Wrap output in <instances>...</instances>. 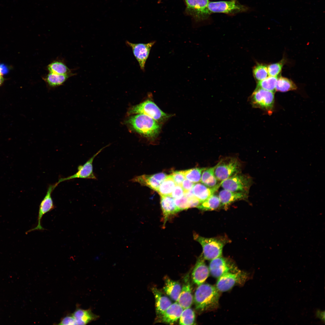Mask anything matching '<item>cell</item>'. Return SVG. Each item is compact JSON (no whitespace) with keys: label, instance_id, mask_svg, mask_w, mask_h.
Instances as JSON below:
<instances>
[{"label":"cell","instance_id":"obj_12","mask_svg":"<svg viewBox=\"0 0 325 325\" xmlns=\"http://www.w3.org/2000/svg\"><path fill=\"white\" fill-rule=\"evenodd\" d=\"M209 268L211 275L217 278L227 273L239 270L230 260L221 256L211 260Z\"/></svg>","mask_w":325,"mask_h":325},{"label":"cell","instance_id":"obj_42","mask_svg":"<svg viewBox=\"0 0 325 325\" xmlns=\"http://www.w3.org/2000/svg\"><path fill=\"white\" fill-rule=\"evenodd\" d=\"M10 70L9 66L0 63V73L2 75L7 74L9 72Z\"/></svg>","mask_w":325,"mask_h":325},{"label":"cell","instance_id":"obj_32","mask_svg":"<svg viewBox=\"0 0 325 325\" xmlns=\"http://www.w3.org/2000/svg\"><path fill=\"white\" fill-rule=\"evenodd\" d=\"M277 78V76H269L258 82L257 88H262L275 93Z\"/></svg>","mask_w":325,"mask_h":325},{"label":"cell","instance_id":"obj_6","mask_svg":"<svg viewBox=\"0 0 325 325\" xmlns=\"http://www.w3.org/2000/svg\"><path fill=\"white\" fill-rule=\"evenodd\" d=\"M220 183L221 186L224 189L248 194L252 180L249 176L240 173L221 181Z\"/></svg>","mask_w":325,"mask_h":325},{"label":"cell","instance_id":"obj_27","mask_svg":"<svg viewBox=\"0 0 325 325\" xmlns=\"http://www.w3.org/2000/svg\"><path fill=\"white\" fill-rule=\"evenodd\" d=\"M49 73L60 75L73 74L70 69L63 62L56 60L49 63L47 67Z\"/></svg>","mask_w":325,"mask_h":325},{"label":"cell","instance_id":"obj_26","mask_svg":"<svg viewBox=\"0 0 325 325\" xmlns=\"http://www.w3.org/2000/svg\"><path fill=\"white\" fill-rule=\"evenodd\" d=\"M216 166V165L213 167L206 168L203 172L200 181L209 187H214L219 183L214 173Z\"/></svg>","mask_w":325,"mask_h":325},{"label":"cell","instance_id":"obj_18","mask_svg":"<svg viewBox=\"0 0 325 325\" xmlns=\"http://www.w3.org/2000/svg\"><path fill=\"white\" fill-rule=\"evenodd\" d=\"M248 195L244 193L233 192L224 189L219 192L218 196L221 206L226 207L236 201L246 200L247 198Z\"/></svg>","mask_w":325,"mask_h":325},{"label":"cell","instance_id":"obj_40","mask_svg":"<svg viewBox=\"0 0 325 325\" xmlns=\"http://www.w3.org/2000/svg\"><path fill=\"white\" fill-rule=\"evenodd\" d=\"M194 185L193 183L185 178L181 184V186L183 188L184 192H185L191 190Z\"/></svg>","mask_w":325,"mask_h":325},{"label":"cell","instance_id":"obj_29","mask_svg":"<svg viewBox=\"0 0 325 325\" xmlns=\"http://www.w3.org/2000/svg\"><path fill=\"white\" fill-rule=\"evenodd\" d=\"M221 206L218 196L213 194L202 202L197 208L203 211H212L218 209Z\"/></svg>","mask_w":325,"mask_h":325},{"label":"cell","instance_id":"obj_4","mask_svg":"<svg viewBox=\"0 0 325 325\" xmlns=\"http://www.w3.org/2000/svg\"><path fill=\"white\" fill-rule=\"evenodd\" d=\"M242 166L237 158L227 157L221 159L216 164L214 170L215 177L219 181H222L241 173Z\"/></svg>","mask_w":325,"mask_h":325},{"label":"cell","instance_id":"obj_10","mask_svg":"<svg viewBox=\"0 0 325 325\" xmlns=\"http://www.w3.org/2000/svg\"><path fill=\"white\" fill-rule=\"evenodd\" d=\"M57 185L56 183L48 186L46 194L39 205L37 225L34 228L27 231L26 234L35 231H43L45 230L41 225V220L44 215L55 208L51 194L53 190Z\"/></svg>","mask_w":325,"mask_h":325},{"label":"cell","instance_id":"obj_36","mask_svg":"<svg viewBox=\"0 0 325 325\" xmlns=\"http://www.w3.org/2000/svg\"><path fill=\"white\" fill-rule=\"evenodd\" d=\"M175 202L179 212L189 208L188 199L184 195L180 198L175 199Z\"/></svg>","mask_w":325,"mask_h":325},{"label":"cell","instance_id":"obj_8","mask_svg":"<svg viewBox=\"0 0 325 325\" xmlns=\"http://www.w3.org/2000/svg\"><path fill=\"white\" fill-rule=\"evenodd\" d=\"M208 9L212 13L234 14L246 11L247 8L240 4L237 0L209 2Z\"/></svg>","mask_w":325,"mask_h":325},{"label":"cell","instance_id":"obj_22","mask_svg":"<svg viewBox=\"0 0 325 325\" xmlns=\"http://www.w3.org/2000/svg\"><path fill=\"white\" fill-rule=\"evenodd\" d=\"M183 309L177 302L172 304L160 317L162 321L172 324L181 316Z\"/></svg>","mask_w":325,"mask_h":325},{"label":"cell","instance_id":"obj_39","mask_svg":"<svg viewBox=\"0 0 325 325\" xmlns=\"http://www.w3.org/2000/svg\"><path fill=\"white\" fill-rule=\"evenodd\" d=\"M58 324L63 325H77L72 314L67 315L61 320Z\"/></svg>","mask_w":325,"mask_h":325},{"label":"cell","instance_id":"obj_38","mask_svg":"<svg viewBox=\"0 0 325 325\" xmlns=\"http://www.w3.org/2000/svg\"><path fill=\"white\" fill-rule=\"evenodd\" d=\"M184 191L181 185H175L170 196L174 199L178 198L184 194Z\"/></svg>","mask_w":325,"mask_h":325},{"label":"cell","instance_id":"obj_25","mask_svg":"<svg viewBox=\"0 0 325 325\" xmlns=\"http://www.w3.org/2000/svg\"><path fill=\"white\" fill-rule=\"evenodd\" d=\"M163 290L173 300L177 301L181 290L180 283L172 280L168 277H164Z\"/></svg>","mask_w":325,"mask_h":325},{"label":"cell","instance_id":"obj_19","mask_svg":"<svg viewBox=\"0 0 325 325\" xmlns=\"http://www.w3.org/2000/svg\"><path fill=\"white\" fill-rule=\"evenodd\" d=\"M221 186L220 182L214 187H210L203 184H194L192 190L194 196L201 203L214 194Z\"/></svg>","mask_w":325,"mask_h":325},{"label":"cell","instance_id":"obj_17","mask_svg":"<svg viewBox=\"0 0 325 325\" xmlns=\"http://www.w3.org/2000/svg\"><path fill=\"white\" fill-rule=\"evenodd\" d=\"M189 279V274H187L184 279L183 285L177 301L183 309L190 308L193 302Z\"/></svg>","mask_w":325,"mask_h":325},{"label":"cell","instance_id":"obj_16","mask_svg":"<svg viewBox=\"0 0 325 325\" xmlns=\"http://www.w3.org/2000/svg\"><path fill=\"white\" fill-rule=\"evenodd\" d=\"M204 260L201 254L197 259L192 274L193 282L198 286L203 284L209 275V268Z\"/></svg>","mask_w":325,"mask_h":325},{"label":"cell","instance_id":"obj_33","mask_svg":"<svg viewBox=\"0 0 325 325\" xmlns=\"http://www.w3.org/2000/svg\"><path fill=\"white\" fill-rule=\"evenodd\" d=\"M179 318L180 324L188 325L194 324L195 313L190 308L183 310Z\"/></svg>","mask_w":325,"mask_h":325},{"label":"cell","instance_id":"obj_35","mask_svg":"<svg viewBox=\"0 0 325 325\" xmlns=\"http://www.w3.org/2000/svg\"><path fill=\"white\" fill-rule=\"evenodd\" d=\"M285 62L284 59H283L278 62L272 63L267 66L269 76H277L281 72Z\"/></svg>","mask_w":325,"mask_h":325},{"label":"cell","instance_id":"obj_1","mask_svg":"<svg viewBox=\"0 0 325 325\" xmlns=\"http://www.w3.org/2000/svg\"><path fill=\"white\" fill-rule=\"evenodd\" d=\"M219 296V291L214 286L207 283L198 286L194 298L196 309L203 311L217 308Z\"/></svg>","mask_w":325,"mask_h":325},{"label":"cell","instance_id":"obj_7","mask_svg":"<svg viewBox=\"0 0 325 325\" xmlns=\"http://www.w3.org/2000/svg\"><path fill=\"white\" fill-rule=\"evenodd\" d=\"M252 101L255 107L263 110L269 115L273 113L275 103L274 93L257 88L252 94Z\"/></svg>","mask_w":325,"mask_h":325},{"label":"cell","instance_id":"obj_30","mask_svg":"<svg viewBox=\"0 0 325 325\" xmlns=\"http://www.w3.org/2000/svg\"><path fill=\"white\" fill-rule=\"evenodd\" d=\"M297 86L291 79L283 77L278 78L276 86V91L285 92L296 90Z\"/></svg>","mask_w":325,"mask_h":325},{"label":"cell","instance_id":"obj_43","mask_svg":"<svg viewBox=\"0 0 325 325\" xmlns=\"http://www.w3.org/2000/svg\"><path fill=\"white\" fill-rule=\"evenodd\" d=\"M316 315L318 318H320L322 320L324 321V311L317 310L316 312Z\"/></svg>","mask_w":325,"mask_h":325},{"label":"cell","instance_id":"obj_9","mask_svg":"<svg viewBox=\"0 0 325 325\" xmlns=\"http://www.w3.org/2000/svg\"><path fill=\"white\" fill-rule=\"evenodd\" d=\"M246 278V273L240 270L228 272L218 278L216 287L219 291H227L236 284L243 283Z\"/></svg>","mask_w":325,"mask_h":325},{"label":"cell","instance_id":"obj_21","mask_svg":"<svg viewBox=\"0 0 325 325\" xmlns=\"http://www.w3.org/2000/svg\"><path fill=\"white\" fill-rule=\"evenodd\" d=\"M160 204L165 224L170 216L179 211L175 204V199L170 195L161 196Z\"/></svg>","mask_w":325,"mask_h":325},{"label":"cell","instance_id":"obj_13","mask_svg":"<svg viewBox=\"0 0 325 325\" xmlns=\"http://www.w3.org/2000/svg\"><path fill=\"white\" fill-rule=\"evenodd\" d=\"M155 42V41H153L146 43H134L126 42V45L132 49L140 69L143 72L145 71V64L151 49Z\"/></svg>","mask_w":325,"mask_h":325},{"label":"cell","instance_id":"obj_5","mask_svg":"<svg viewBox=\"0 0 325 325\" xmlns=\"http://www.w3.org/2000/svg\"><path fill=\"white\" fill-rule=\"evenodd\" d=\"M129 115L142 114L149 116L159 123L168 118L170 116L162 111L153 101L146 100L132 107L129 110Z\"/></svg>","mask_w":325,"mask_h":325},{"label":"cell","instance_id":"obj_28","mask_svg":"<svg viewBox=\"0 0 325 325\" xmlns=\"http://www.w3.org/2000/svg\"><path fill=\"white\" fill-rule=\"evenodd\" d=\"M176 184L171 175L167 176L157 191L161 196L170 195Z\"/></svg>","mask_w":325,"mask_h":325},{"label":"cell","instance_id":"obj_24","mask_svg":"<svg viewBox=\"0 0 325 325\" xmlns=\"http://www.w3.org/2000/svg\"><path fill=\"white\" fill-rule=\"evenodd\" d=\"M74 74L60 75L49 73L42 78L48 89L51 90L62 85L69 77Z\"/></svg>","mask_w":325,"mask_h":325},{"label":"cell","instance_id":"obj_37","mask_svg":"<svg viewBox=\"0 0 325 325\" xmlns=\"http://www.w3.org/2000/svg\"><path fill=\"white\" fill-rule=\"evenodd\" d=\"M171 175L176 184L181 186L183 181L185 178L184 171H174Z\"/></svg>","mask_w":325,"mask_h":325},{"label":"cell","instance_id":"obj_11","mask_svg":"<svg viewBox=\"0 0 325 325\" xmlns=\"http://www.w3.org/2000/svg\"><path fill=\"white\" fill-rule=\"evenodd\" d=\"M188 14L197 21L207 19L211 14L208 9L209 0H185Z\"/></svg>","mask_w":325,"mask_h":325},{"label":"cell","instance_id":"obj_23","mask_svg":"<svg viewBox=\"0 0 325 325\" xmlns=\"http://www.w3.org/2000/svg\"><path fill=\"white\" fill-rule=\"evenodd\" d=\"M72 314L77 325H86L99 318V316L94 314L90 309L84 310L77 308Z\"/></svg>","mask_w":325,"mask_h":325},{"label":"cell","instance_id":"obj_15","mask_svg":"<svg viewBox=\"0 0 325 325\" xmlns=\"http://www.w3.org/2000/svg\"><path fill=\"white\" fill-rule=\"evenodd\" d=\"M167 176V175L164 173L152 175L144 174L135 176L131 179L130 181L138 183L141 186L147 187L157 191L161 184Z\"/></svg>","mask_w":325,"mask_h":325},{"label":"cell","instance_id":"obj_41","mask_svg":"<svg viewBox=\"0 0 325 325\" xmlns=\"http://www.w3.org/2000/svg\"><path fill=\"white\" fill-rule=\"evenodd\" d=\"M188 200L189 208L197 207L201 203V202L194 196L190 198H188Z\"/></svg>","mask_w":325,"mask_h":325},{"label":"cell","instance_id":"obj_31","mask_svg":"<svg viewBox=\"0 0 325 325\" xmlns=\"http://www.w3.org/2000/svg\"><path fill=\"white\" fill-rule=\"evenodd\" d=\"M206 168H196L184 171L186 179L193 183L201 181L202 175Z\"/></svg>","mask_w":325,"mask_h":325},{"label":"cell","instance_id":"obj_34","mask_svg":"<svg viewBox=\"0 0 325 325\" xmlns=\"http://www.w3.org/2000/svg\"><path fill=\"white\" fill-rule=\"evenodd\" d=\"M253 73L256 80L258 82L261 81L268 77V75L267 66L258 63L253 68Z\"/></svg>","mask_w":325,"mask_h":325},{"label":"cell","instance_id":"obj_2","mask_svg":"<svg viewBox=\"0 0 325 325\" xmlns=\"http://www.w3.org/2000/svg\"><path fill=\"white\" fill-rule=\"evenodd\" d=\"M127 120V123L135 131L148 138L155 139L160 130L159 122L144 114H137L130 116Z\"/></svg>","mask_w":325,"mask_h":325},{"label":"cell","instance_id":"obj_14","mask_svg":"<svg viewBox=\"0 0 325 325\" xmlns=\"http://www.w3.org/2000/svg\"><path fill=\"white\" fill-rule=\"evenodd\" d=\"M100 149L88 159L84 164L79 166L77 172L73 175L64 178L59 179L57 184L58 185L61 182L76 178L91 179H97V177L93 171V162L95 157L105 148Z\"/></svg>","mask_w":325,"mask_h":325},{"label":"cell","instance_id":"obj_3","mask_svg":"<svg viewBox=\"0 0 325 325\" xmlns=\"http://www.w3.org/2000/svg\"><path fill=\"white\" fill-rule=\"evenodd\" d=\"M193 237L202 246V254L204 259L207 260L221 256L223 247L227 241L224 238H206L196 234H194Z\"/></svg>","mask_w":325,"mask_h":325},{"label":"cell","instance_id":"obj_20","mask_svg":"<svg viewBox=\"0 0 325 325\" xmlns=\"http://www.w3.org/2000/svg\"><path fill=\"white\" fill-rule=\"evenodd\" d=\"M155 301L156 311L159 318L162 315L168 308L172 304L170 299L155 287L152 288Z\"/></svg>","mask_w":325,"mask_h":325},{"label":"cell","instance_id":"obj_44","mask_svg":"<svg viewBox=\"0 0 325 325\" xmlns=\"http://www.w3.org/2000/svg\"><path fill=\"white\" fill-rule=\"evenodd\" d=\"M5 80V79L3 77V76L0 74V87L2 86Z\"/></svg>","mask_w":325,"mask_h":325}]
</instances>
